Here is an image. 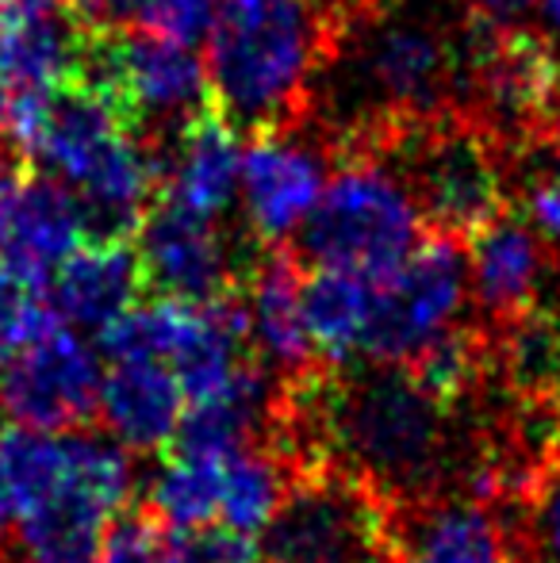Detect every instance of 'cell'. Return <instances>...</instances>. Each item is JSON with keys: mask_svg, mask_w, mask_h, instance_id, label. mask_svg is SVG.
Instances as JSON below:
<instances>
[{"mask_svg": "<svg viewBox=\"0 0 560 563\" xmlns=\"http://www.w3.org/2000/svg\"><path fill=\"white\" fill-rule=\"evenodd\" d=\"M0 483L23 563H100L135 490L131 452L108 433H0Z\"/></svg>", "mask_w": 560, "mask_h": 563, "instance_id": "1", "label": "cell"}, {"mask_svg": "<svg viewBox=\"0 0 560 563\" xmlns=\"http://www.w3.org/2000/svg\"><path fill=\"white\" fill-rule=\"evenodd\" d=\"M353 0H223L208 35V85L234 131L284 134L307 112L311 77L350 20Z\"/></svg>", "mask_w": 560, "mask_h": 563, "instance_id": "2", "label": "cell"}, {"mask_svg": "<svg viewBox=\"0 0 560 563\" xmlns=\"http://www.w3.org/2000/svg\"><path fill=\"white\" fill-rule=\"evenodd\" d=\"M422 227L411 188L381 157L350 154L304 223L299 253L315 268H342L381 288L419 250Z\"/></svg>", "mask_w": 560, "mask_h": 563, "instance_id": "3", "label": "cell"}, {"mask_svg": "<svg viewBox=\"0 0 560 563\" xmlns=\"http://www.w3.org/2000/svg\"><path fill=\"white\" fill-rule=\"evenodd\" d=\"M388 498L345 467H311L292 479L281 514L262 537V563H399Z\"/></svg>", "mask_w": 560, "mask_h": 563, "instance_id": "4", "label": "cell"}, {"mask_svg": "<svg viewBox=\"0 0 560 563\" xmlns=\"http://www.w3.org/2000/svg\"><path fill=\"white\" fill-rule=\"evenodd\" d=\"M327 402V426L361 479L373 487H404L433 475L441 452V415L446 410L422 395L407 372L381 368L350 387L319 384Z\"/></svg>", "mask_w": 560, "mask_h": 563, "instance_id": "5", "label": "cell"}, {"mask_svg": "<svg viewBox=\"0 0 560 563\" xmlns=\"http://www.w3.org/2000/svg\"><path fill=\"white\" fill-rule=\"evenodd\" d=\"M392 146H407L411 188L426 230L457 242L507 216L495 134L457 112L411 123Z\"/></svg>", "mask_w": 560, "mask_h": 563, "instance_id": "6", "label": "cell"}, {"mask_svg": "<svg viewBox=\"0 0 560 563\" xmlns=\"http://www.w3.org/2000/svg\"><path fill=\"white\" fill-rule=\"evenodd\" d=\"M77 81L97 85L123 108L135 131L169 126L173 139L211 104L208 66L193 46L169 43L150 31L89 35Z\"/></svg>", "mask_w": 560, "mask_h": 563, "instance_id": "7", "label": "cell"}, {"mask_svg": "<svg viewBox=\"0 0 560 563\" xmlns=\"http://www.w3.org/2000/svg\"><path fill=\"white\" fill-rule=\"evenodd\" d=\"M464 284H469V257L461 242L426 230L411 261L376 288L361 353L373 356L381 368H396V364L407 368L426 345L457 327Z\"/></svg>", "mask_w": 560, "mask_h": 563, "instance_id": "8", "label": "cell"}, {"mask_svg": "<svg viewBox=\"0 0 560 563\" xmlns=\"http://www.w3.org/2000/svg\"><path fill=\"white\" fill-rule=\"evenodd\" d=\"M476 123L487 131L541 134L560 108V58L538 31L480 20L469 51V89Z\"/></svg>", "mask_w": 560, "mask_h": 563, "instance_id": "9", "label": "cell"}, {"mask_svg": "<svg viewBox=\"0 0 560 563\" xmlns=\"http://www.w3.org/2000/svg\"><path fill=\"white\" fill-rule=\"evenodd\" d=\"M100 384V353L77 330L54 322L0 368V410L20 430H81L97 415Z\"/></svg>", "mask_w": 560, "mask_h": 563, "instance_id": "10", "label": "cell"}, {"mask_svg": "<svg viewBox=\"0 0 560 563\" xmlns=\"http://www.w3.org/2000/svg\"><path fill=\"white\" fill-rule=\"evenodd\" d=\"M135 250L146 288H154L157 299H177V303H216L246 288V276L254 268L227 245L211 219L188 216L165 200L150 208Z\"/></svg>", "mask_w": 560, "mask_h": 563, "instance_id": "11", "label": "cell"}, {"mask_svg": "<svg viewBox=\"0 0 560 563\" xmlns=\"http://www.w3.org/2000/svg\"><path fill=\"white\" fill-rule=\"evenodd\" d=\"M365 66L384 100V115L376 123H422L453 112L461 58L449 38L426 23L399 20L376 27Z\"/></svg>", "mask_w": 560, "mask_h": 563, "instance_id": "12", "label": "cell"}, {"mask_svg": "<svg viewBox=\"0 0 560 563\" xmlns=\"http://www.w3.org/2000/svg\"><path fill=\"white\" fill-rule=\"evenodd\" d=\"M89 31L69 0H0V74L12 97L62 89L81 74Z\"/></svg>", "mask_w": 560, "mask_h": 563, "instance_id": "13", "label": "cell"}, {"mask_svg": "<svg viewBox=\"0 0 560 563\" xmlns=\"http://www.w3.org/2000/svg\"><path fill=\"white\" fill-rule=\"evenodd\" d=\"M242 296H246L250 311V338H254L257 361L265 364V372L284 376V387L319 376L322 361L307 334L304 273H299L296 253L273 245L262 261H254Z\"/></svg>", "mask_w": 560, "mask_h": 563, "instance_id": "14", "label": "cell"}, {"mask_svg": "<svg viewBox=\"0 0 560 563\" xmlns=\"http://www.w3.org/2000/svg\"><path fill=\"white\" fill-rule=\"evenodd\" d=\"M327 173L315 150L284 139V134H257L242 154V208L250 230L265 245H277L311 219L327 192Z\"/></svg>", "mask_w": 560, "mask_h": 563, "instance_id": "15", "label": "cell"}, {"mask_svg": "<svg viewBox=\"0 0 560 563\" xmlns=\"http://www.w3.org/2000/svg\"><path fill=\"white\" fill-rule=\"evenodd\" d=\"M146 288L139 250L131 242H85L46 280V303L62 327L77 334H105L139 303Z\"/></svg>", "mask_w": 560, "mask_h": 563, "instance_id": "16", "label": "cell"}, {"mask_svg": "<svg viewBox=\"0 0 560 563\" xmlns=\"http://www.w3.org/2000/svg\"><path fill=\"white\" fill-rule=\"evenodd\" d=\"M188 399L162 361H108L97 418L128 452H169Z\"/></svg>", "mask_w": 560, "mask_h": 563, "instance_id": "17", "label": "cell"}, {"mask_svg": "<svg viewBox=\"0 0 560 563\" xmlns=\"http://www.w3.org/2000/svg\"><path fill=\"white\" fill-rule=\"evenodd\" d=\"M242 188L239 131L216 108L196 115L173 142L162 162V196L157 200L216 223Z\"/></svg>", "mask_w": 560, "mask_h": 563, "instance_id": "18", "label": "cell"}, {"mask_svg": "<svg viewBox=\"0 0 560 563\" xmlns=\"http://www.w3.org/2000/svg\"><path fill=\"white\" fill-rule=\"evenodd\" d=\"M85 242H92V238L74 192L51 177H35V180H23L12 227H8V238L0 245V265L12 268L23 280L46 288V280Z\"/></svg>", "mask_w": 560, "mask_h": 563, "instance_id": "19", "label": "cell"}, {"mask_svg": "<svg viewBox=\"0 0 560 563\" xmlns=\"http://www.w3.org/2000/svg\"><path fill=\"white\" fill-rule=\"evenodd\" d=\"M469 268H472V288L487 314L499 327H507L510 319L526 314L538 296L541 280V242L534 234V227H526L523 219L503 216L492 227H484L480 234L469 238Z\"/></svg>", "mask_w": 560, "mask_h": 563, "instance_id": "20", "label": "cell"}, {"mask_svg": "<svg viewBox=\"0 0 560 563\" xmlns=\"http://www.w3.org/2000/svg\"><path fill=\"white\" fill-rule=\"evenodd\" d=\"M242 449H196L173 445L146 483L150 514L165 529L219 526L227 495V472Z\"/></svg>", "mask_w": 560, "mask_h": 563, "instance_id": "21", "label": "cell"}, {"mask_svg": "<svg viewBox=\"0 0 560 563\" xmlns=\"http://www.w3.org/2000/svg\"><path fill=\"white\" fill-rule=\"evenodd\" d=\"M376 284L342 268L304 273V319L311 345L327 368H342L365 349V330L373 319Z\"/></svg>", "mask_w": 560, "mask_h": 563, "instance_id": "22", "label": "cell"}, {"mask_svg": "<svg viewBox=\"0 0 560 563\" xmlns=\"http://www.w3.org/2000/svg\"><path fill=\"white\" fill-rule=\"evenodd\" d=\"M399 563H510L495 518L480 503H438L399 541Z\"/></svg>", "mask_w": 560, "mask_h": 563, "instance_id": "23", "label": "cell"}, {"mask_svg": "<svg viewBox=\"0 0 560 563\" xmlns=\"http://www.w3.org/2000/svg\"><path fill=\"white\" fill-rule=\"evenodd\" d=\"M499 364L526 407L560 415V311L530 307L510 319L503 327Z\"/></svg>", "mask_w": 560, "mask_h": 563, "instance_id": "24", "label": "cell"}, {"mask_svg": "<svg viewBox=\"0 0 560 563\" xmlns=\"http://www.w3.org/2000/svg\"><path fill=\"white\" fill-rule=\"evenodd\" d=\"M288 490L292 479L281 452L265 445H246L231 460V472H227V495H223V518H219V526L262 541L265 529L281 514Z\"/></svg>", "mask_w": 560, "mask_h": 563, "instance_id": "25", "label": "cell"}, {"mask_svg": "<svg viewBox=\"0 0 560 563\" xmlns=\"http://www.w3.org/2000/svg\"><path fill=\"white\" fill-rule=\"evenodd\" d=\"M487 364V345L476 330L453 327L449 334H441L433 345H426L411 364L407 376L422 387V395H430L441 410H453L464 395L476 387L480 372Z\"/></svg>", "mask_w": 560, "mask_h": 563, "instance_id": "26", "label": "cell"}, {"mask_svg": "<svg viewBox=\"0 0 560 563\" xmlns=\"http://www.w3.org/2000/svg\"><path fill=\"white\" fill-rule=\"evenodd\" d=\"M54 322L58 319H54L51 303H46L43 284L23 280L12 268L0 265V368L43 330H51Z\"/></svg>", "mask_w": 560, "mask_h": 563, "instance_id": "27", "label": "cell"}, {"mask_svg": "<svg viewBox=\"0 0 560 563\" xmlns=\"http://www.w3.org/2000/svg\"><path fill=\"white\" fill-rule=\"evenodd\" d=\"M526 549L534 563H560V445L526 490Z\"/></svg>", "mask_w": 560, "mask_h": 563, "instance_id": "28", "label": "cell"}, {"mask_svg": "<svg viewBox=\"0 0 560 563\" xmlns=\"http://www.w3.org/2000/svg\"><path fill=\"white\" fill-rule=\"evenodd\" d=\"M100 563H180L173 533L154 514H123L112 526Z\"/></svg>", "mask_w": 560, "mask_h": 563, "instance_id": "29", "label": "cell"}, {"mask_svg": "<svg viewBox=\"0 0 560 563\" xmlns=\"http://www.w3.org/2000/svg\"><path fill=\"white\" fill-rule=\"evenodd\" d=\"M219 8L211 0H146L135 31H150L180 46H196L211 35Z\"/></svg>", "mask_w": 560, "mask_h": 563, "instance_id": "30", "label": "cell"}, {"mask_svg": "<svg viewBox=\"0 0 560 563\" xmlns=\"http://www.w3.org/2000/svg\"><path fill=\"white\" fill-rule=\"evenodd\" d=\"M180 563H262V541L227 526L169 529Z\"/></svg>", "mask_w": 560, "mask_h": 563, "instance_id": "31", "label": "cell"}, {"mask_svg": "<svg viewBox=\"0 0 560 563\" xmlns=\"http://www.w3.org/2000/svg\"><path fill=\"white\" fill-rule=\"evenodd\" d=\"M142 4L146 0H69V12L89 35H116L139 27Z\"/></svg>", "mask_w": 560, "mask_h": 563, "instance_id": "32", "label": "cell"}, {"mask_svg": "<svg viewBox=\"0 0 560 563\" xmlns=\"http://www.w3.org/2000/svg\"><path fill=\"white\" fill-rule=\"evenodd\" d=\"M530 219L560 242V185H538L530 196Z\"/></svg>", "mask_w": 560, "mask_h": 563, "instance_id": "33", "label": "cell"}, {"mask_svg": "<svg viewBox=\"0 0 560 563\" xmlns=\"http://www.w3.org/2000/svg\"><path fill=\"white\" fill-rule=\"evenodd\" d=\"M20 192H23L20 173H15L12 165H0V245H4V238H8V227H12Z\"/></svg>", "mask_w": 560, "mask_h": 563, "instance_id": "34", "label": "cell"}, {"mask_svg": "<svg viewBox=\"0 0 560 563\" xmlns=\"http://www.w3.org/2000/svg\"><path fill=\"white\" fill-rule=\"evenodd\" d=\"M530 4H538V0H469V8L484 23H515Z\"/></svg>", "mask_w": 560, "mask_h": 563, "instance_id": "35", "label": "cell"}, {"mask_svg": "<svg viewBox=\"0 0 560 563\" xmlns=\"http://www.w3.org/2000/svg\"><path fill=\"white\" fill-rule=\"evenodd\" d=\"M8 115H12V89H8L4 74H0V131L8 126Z\"/></svg>", "mask_w": 560, "mask_h": 563, "instance_id": "36", "label": "cell"}, {"mask_svg": "<svg viewBox=\"0 0 560 563\" xmlns=\"http://www.w3.org/2000/svg\"><path fill=\"white\" fill-rule=\"evenodd\" d=\"M538 8H541V15L560 31V0H538Z\"/></svg>", "mask_w": 560, "mask_h": 563, "instance_id": "37", "label": "cell"}, {"mask_svg": "<svg viewBox=\"0 0 560 563\" xmlns=\"http://www.w3.org/2000/svg\"><path fill=\"white\" fill-rule=\"evenodd\" d=\"M4 526H8V498H4V483H0V541H4Z\"/></svg>", "mask_w": 560, "mask_h": 563, "instance_id": "38", "label": "cell"}, {"mask_svg": "<svg viewBox=\"0 0 560 563\" xmlns=\"http://www.w3.org/2000/svg\"><path fill=\"white\" fill-rule=\"evenodd\" d=\"M549 139H553V150H557V157H560V108H557L553 123H549Z\"/></svg>", "mask_w": 560, "mask_h": 563, "instance_id": "39", "label": "cell"}]
</instances>
